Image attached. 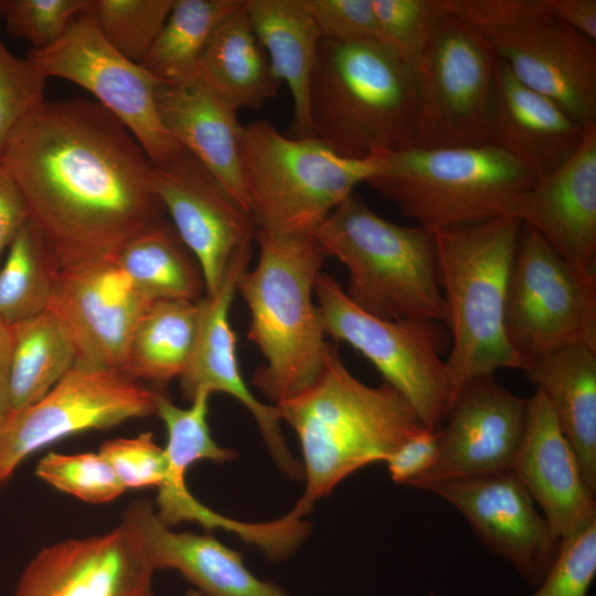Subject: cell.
Segmentation results:
<instances>
[{
  "label": "cell",
  "instance_id": "cell-32",
  "mask_svg": "<svg viewBox=\"0 0 596 596\" xmlns=\"http://www.w3.org/2000/svg\"><path fill=\"white\" fill-rule=\"evenodd\" d=\"M11 331L13 351L6 414L41 400L76 360L71 340L49 310L12 324Z\"/></svg>",
  "mask_w": 596,
  "mask_h": 596
},
{
  "label": "cell",
  "instance_id": "cell-17",
  "mask_svg": "<svg viewBox=\"0 0 596 596\" xmlns=\"http://www.w3.org/2000/svg\"><path fill=\"white\" fill-rule=\"evenodd\" d=\"M528 415V398L501 386L493 375L469 380L453 397L437 434L434 464L411 487L511 470Z\"/></svg>",
  "mask_w": 596,
  "mask_h": 596
},
{
  "label": "cell",
  "instance_id": "cell-27",
  "mask_svg": "<svg viewBox=\"0 0 596 596\" xmlns=\"http://www.w3.org/2000/svg\"><path fill=\"white\" fill-rule=\"evenodd\" d=\"M523 371L546 396L596 493V350L566 347L526 363Z\"/></svg>",
  "mask_w": 596,
  "mask_h": 596
},
{
  "label": "cell",
  "instance_id": "cell-47",
  "mask_svg": "<svg viewBox=\"0 0 596 596\" xmlns=\"http://www.w3.org/2000/svg\"><path fill=\"white\" fill-rule=\"evenodd\" d=\"M12 351L11 326L0 318V417L6 414L9 404Z\"/></svg>",
  "mask_w": 596,
  "mask_h": 596
},
{
  "label": "cell",
  "instance_id": "cell-4",
  "mask_svg": "<svg viewBox=\"0 0 596 596\" xmlns=\"http://www.w3.org/2000/svg\"><path fill=\"white\" fill-rule=\"evenodd\" d=\"M412 68L374 41L322 38L309 88L312 137L337 155L363 159L412 146Z\"/></svg>",
  "mask_w": 596,
  "mask_h": 596
},
{
  "label": "cell",
  "instance_id": "cell-23",
  "mask_svg": "<svg viewBox=\"0 0 596 596\" xmlns=\"http://www.w3.org/2000/svg\"><path fill=\"white\" fill-rule=\"evenodd\" d=\"M584 129L553 100L522 84L499 60L487 143L539 180L574 153Z\"/></svg>",
  "mask_w": 596,
  "mask_h": 596
},
{
  "label": "cell",
  "instance_id": "cell-14",
  "mask_svg": "<svg viewBox=\"0 0 596 596\" xmlns=\"http://www.w3.org/2000/svg\"><path fill=\"white\" fill-rule=\"evenodd\" d=\"M152 302L111 256L61 268L47 310L71 340L75 362L120 371L135 328Z\"/></svg>",
  "mask_w": 596,
  "mask_h": 596
},
{
  "label": "cell",
  "instance_id": "cell-5",
  "mask_svg": "<svg viewBox=\"0 0 596 596\" xmlns=\"http://www.w3.org/2000/svg\"><path fill=\"white\" fill-rule=\"evenodd\" d=\"M521 225L517 216H507L432 232L447 308L450 347L445 362L453 397L471 379L523 368L504 330L507 287Z\"/></svg>",
  "mask_w": 596,
  "mask_h": 596
},
{
  "label": "cell",
  "instance_id": "cell-19",
  "mask_svg": "<svg viewBox=\"0 0 596 596\" xmlns=\"http://www.w3.org/2000/svg\"><path fill=\"white\" fill-rule=\"evenodd\" d=\"M482 33L522 84L553 100L583 127L596 125L595 41L549 13Z\"/></svg>",
  "mask_w": 596,
  "mask_h": 596
},
{
  "label": "cell",
  "instance_id": "cell-33",
  "mask_svg": "<svg viewBox=\"0 0 596 596\" xmlns=\"http://www.w3.org/2000/svg\"><path fill=\"white\" fill-rule=\"evenodd\" d=\"M245 0H174L171 12L140 65L164 83L199 72L200 57L216 28Z\"/></svg>",
  "mask_w": 596,
  "mask_h": 596
},
{
  "label": "cell",
  "instance_id": "cell-6",
  "mask_svg": "<svg viewBox=\"0 0 596 596\" xmlns=\"http://www.w3.org/2000/svg\"><path fill=\"white\" fill-rule=\"evenodd\" d=\"M365 183L416 225L434 232L517 216L536 177L483 142L382 152Z\"/></svg>",
  "mask_w": 596,
  "mask_h": 596
},
{
  "label": "cell",
  "instance_id": "cell-38",
  "mask_svg": "<svg viewBox=\"0 0 596 596\" xmlns=\"http://www.w3.org/2000/svg\"><path fill=\"white\" fill-rule=\"evenodd\" d=\"M93 0H3L0 19L12 38L23 39L32 50L54 44L84 13Z\"/></svg>",
  "mask_w": 596,
  "mask_h": 596
},
{
  "label": "cell",
  "instance_id": "cell-44",
  "mask_svg": "<svg viewBox=\"0 0 596 596\" xmlns=\"http://www.w3.org/2000/svg\"><path fill=\"white\" fill-rule=\"evenodd\" d=\"M437 434L423 430L398 447L385 461L393 481L411 486L435 461Z\"/></svg>",
  "mask_w": 596,
  "mask_h": 596
},
{
  "label": "cell",
  "instance_id": "cell-46",
  "mask_svg": "<svg viewBox=\"0 0 596 596\" xmlns=\"http://www.w3.org/2000/svg\"><path fill=\"white\" fill-rule=\"evenodd\" d=\"M547 13L588 39H596L595 0H544Z\"/></svg>",
  "mask_w": 596,
  "mask_h": 596
},
{
  "label": "cell",
  "instance_id": "cell-40",
  "mask_svg": "<svg viewBox=\"0 0 596 596\" xmlns=\"http://www.w3.org/2000/svg\"><path fill=\"white\" fill-rule=\"evenodd\" d=\"M596 575V521L561 539L556 557L531 596H588Z\"/></svg>",
  "mask_w": 596,
  "mask_h": 596
},
{
  "label": "cell",
  "instance_id": "cell-36",
  "mask_svg": "<svg viewBox=\"0 0 596 596\" xmlns=\"http://www.w3.org/2000/svg\"><path fill=\"white\" fill-rule=\"evenodd\" d=\"M379 43L409 67L425 49L437 21L446 13L443 0H372Z\"/></svg>",
  "mask_w": 596,
  "mask_h": 596
},
{
  "label": "cell",
  "instance_id": "cell-13",
  "mask_svg": "<svg viewBox=\"0 0 596 596\" xmlns=\"http://www.w3.org/2000/svg\"><path fill=\"white\" fill-rule=\"evenodd\" d=\"M26 58L46 77L70 81L94 95L132 134L155 166L172 161L184 150L160 119L156 103L160 81L107 43L91 9L54 44L31 49Z\"/></svg>",
  "mask_w": 596,
  "mask_h": 596
},
{
  "label": "cell",
  "instance_id": "cell-10",
  "mask_svg": "<svg viewBox=\"0 0 596 596\" xmlns=\"http://www.w3.org/2000/svg\"><path fill=\"white\" fill-rule=\"evenodd\" d=\"M498 64L481 31L445 13L411 66L415 118L409 148L486 142Z\"/></svg>",
  "mask_w": 596,
  "mask_h": 596
},
{
  "label": "cell",
  "instance_id": "cell-12",
  "mask_svg": "<svg viewBox=\"0 0 596 596\" xmlns=\"http://www.w3.org/2000/svg\"><path fill=\"white\" fill-rule=\"evenodd\" d=\"M151 415H156V390L119 370L75 362L41 400L0 417V486L45 446Z\"/></svg>",
  "mask_w": 596,
  "mask_h": 596
},
{
  "label": "cell",
  "instance_id": "cell-42",
  "mask_svg": "<svg viewBox=\"0 0 596 596\" xmlns=\"http://www.w3.org/2000/svg\"><path fill=\"white\" fill-rule=\"evenodd\" d=\"M323 38L379 43L372 0H304Z\"/></svg>",
  "mask_w": 596,
  "mask_h": 596
},
{
  "label": "cell",
  "instance_id": "cell-3",
  "mask_svg": "<svg viewBox=\"0 0 596 596\" xmlns=\"http://www.w3.org/2000/svg\"><path fill=\"white\" fill-rule=\"evenodd\" d=\"M256 266L245 269L236 291L251 316L248 339L265 363L252 384L274 405L308 390L319 377L328 347L315 283L327 258L315 235H279L257 230Z\"/></svg>",
  "mask_w": 596,
  "mask_h": 596
},
{
  "label": "cell",
  "instance_id": "cell-18",
  "mask_svg": "<svg viewBox=\"0 0 596 596\" xmlns=\"http://www.w3.org/2000/svg\"><path fill=\"white\" fill-rule=\"evenodd\" d=\"M140 536L123 518L113 530L42 549L25 566L14 596H153Z\"/></svg>",
  "mask_w": 596,
  "mask_h": 596
},
{
  "label": "cell",
  "instance_id": "cell-39",
  "mask_svg": "<svg viewBox=\"0 0 596 596\" xmlns=\"http://www.w3.org/2000/svg\"><path fill=\"white\" fill-rule=\"evenodd\" d=\"M47 77L13 55L0 36V158L18 125L44 100Z\"/></svg>",
  "mask_w": 596,
  "mask_h": 596
},
{
  "label": "cell",
  "instance_id": "cell-31",
  "mask_svg": "<svg viewBox=\"0 0 596 596\" xmlns=\"http://www.w3.org/2000/svg\"><path fill=\"white\" fill-rule=\"evenodd\" d=\"M198 319V301H153L135 328L120 371L158 385L180 377L192 352Z\"/></svg>",
  "mask_w": 596,
  "mask_h": 596
},
{
  "label": "cell",
  "instance_id": "cell-26",
  "mask_svg": "<svg viewBox=\"0 0 596 596\" xmlns=\"http://www.w3.org/2000/svg\"><path fill=\"white\" fill-rule=\"evenodd\" d=\"M210 395L200 391L191 400L189 408H180L162 391L156 390V415L164 423L168 435L163 448L166 470L158 487L156 513L168 526L194 522L207 530L222 529L241 535L245 529L243 521L226 518L205 507L185 483L187 470L194 462H223L236 457L235 451L221 447L211 435L207 424Z\"/></svg>",
  "mask_w": 596,
  "mask_h": 596
},
{
  "label": "cell",
  "instance_id": "cell-15",
  "mask_svg": "<svg viewBox=\"0 0 596 596\" xmlns=\"http://www.w3.org/2000/svg\"><path fill=\"white\" fill-rule=\"evenodd\" d=\"M454 505L481 543L530 585L553 564L560 539L512 470L454 478L423 487Z\"/></svg>",
  "mask_w": 596,
  "mask_h": 596
},
{
  "label": "cell",
  "instance_id": "cell-7",
  "mask_svg": "<svg viewBox=\"0 0 596 596\" xmlns=\"http://www.w3.org/2000/svg\"><path fill=\"white\" fill-rule=\"evenodd\" d=\"M315 236L327 257L347 267L344 291L360 309L386 320L446 322L432 232L387 221L351 194Z\"/></svg>",
  "mask_w": 596,
  "mask_h": 596
},
{
  "label": "cell",
  "instance_id": "cell-37",
  "mask_svg": "<svg viewBox=\"0 0 596 596\" xmlns=\"http://www.w3.org/2000/svg\"><path fill=\"white\" fill-rule=\"evenodd\" d=\"M35 475L55 489L88 503L113 501L126 489L99 453L50 451L38 461Z\"/></svg>",
  "mask_w": 596,
  "mask_h": 596
},
{
  "label": "cell",
  "instance_id": "cell-45",
  "mask_svg": "<svg viewBox=\"0 0 596 596\" xmlns=\"http://www.w3.org/2000/svg\"><path fill=\"white\" fill-rule=\"evenodd\" d=\"M28 221L23 198L6 169L0 164V263L13 237Z\"/></svg>",
  "mask_w": 596,
  "mask_h": 596
},
{
  "label": "cell",
  "instance_id": "cell-29",
  "mask_svg": "<svg viewBox=\"0 0 596 596\" xmlns=\"http://www.w3.org/2000/svg\"><path fill=\"white\" fill-rule=\"evenodd\" d=\"M199 72L237 111L262 108L276 95L281 83L252 29L246 0L210 38Z\"/></svg>",
  "mask_w": 596,
  "mask_h": 596
},
{
  "label": "cell",
  "instance_id": "cell-21",
  "mask_svg": "<svg viewBox=\"0 0 596 596\" xmlns=\"http://www.w3.org/2000/svg\"><path fill=\"white\" fill-rule=\"evenodd\" d=\"M517 217L575 272L596 283V125L586 126L574 153L539 179Z\"/></svg>",
  "mask_w": 596,
  "mask_h": 596
},
{
  "label": "cell",
  "instance_id": "cell-1",
  "mask_svg": "<svg viewBox=\"0 0 596 596\" xmlns=\"http://www.w3.org/2000/svg\"><path fill=\"white\" fill-rule=\"evenodd\" d=\"M0 164L61 268L115 256L166 219L155 164L95 100H43L12 132Z\"/></svg>",
  "mask_w": 596,
  "mask_h": 596
},
{
  "label": "cell",
  "instance_id": "cell-25",
  "mask_svg": "<svg viewBox=\"0 0 596 596\" xmlns=\"http://www.w3.org/2000/svg\"><path fill=\"white\" fill-rule=\"evenodd\" d=\"M123 518L137 530L155 571L175 570L205 596H290L255 576L240 552L212 535L170 530L147 500L134 501Z\"/></svg>",
  "mask_w": 596,
  "mask_h": 596
},
{
  "label": "cell",
  "instance_id": "cell-22",
  "mask_svg": "<svg viewBox=\"0 0 596 596\" xmlns=\"http://www.w3.org/2000/svg\"><path fill=\"white\" fill-rule=\"evenodd\" d=\"M511 470L560 540L596 521L595 493L539 389L528 398L526 422Z\"/></svg>",
  "mask_w": 596,
  "mask_h": 596
},
{
  "label": "cell",
  "instance_id": "cell-35",
  "mask_svg": "<svg viewBox=\"0 0 596 596\" xmlns=\"http://www.w3.org/2000/svg\"><path fill=\"white\" fill-rule=\"evenodd\" d=\"M174 0H93L95 24L127 60L140 64L163 28Z\"/></svg>",
  "mask_w": 596,
  "mask_h": 596
},
{
  "label": "cell",
  "instance_id": "cell-2",
  "mask_svg": "<svg viewBox=\"0 0 596 596\" xmlns=\"http://www.w3.org/2000/svg\"><path fill=\"white\" fill-rule=\"evenodd\" d=\"M276 406L300 443L307 485L296 504L308 512L349 475L369 464L386 461L425 430L395 389L386 383L369 386L354 377L331 343L317 381Z\"/></svg>",
  "mask_w": 596,
  "mask_h": 596
},
{
  "label": "cell",
  "instance_id": "cell-43",
  "mask_svg": "<svg viewBox=\"0 0 596 596\" xmlns=\"http://www.w3.org/2000/svg\"><path fill=\"white\" fill-rule=\"evenodd\" d=\"M443 6L481 32L511 29L547 13L544 0H443Z\"/></svg>",
  "mask_w": 596,
  "mask_h": 596
},
{
  "label": "cell",
  "instance_id": "cell-24",
  "mask_svg": "<svg viewBox=\"0 0 596 596\" xmlns=\"http://www.w3.org/2000/svg\"><path fill=\"white\" fill-rule=\"evenodd\" d=\"M156 103L170 135L204 164L249 214L240 168L242 125L237 110L200 72L179 83L160 81Z\"/></svg>",
  "mask_w": 596,
  "mask_h": 596
},
{
  "label": "cell",
  "instance_id": "cell-30",
  "mask_svg": "<svg viewBox=\"0 0 596 596\" xmlns=\"http://www.w3.org/2000/svg\"><path fill=\"white\" fill-rule=\"evenodd\" d=\"M115 259L134 287L151 301H198L205 294L196 259L167 219L128 240Z\"/></svg>",
  "mask_w": 596,
  "mask_h": 596
},
{
  "label": "cell",
  "instance_id": "cell-34",
  "mask_svg": "<svg viewBox=\"0 0 596 596\" xmlns=\"http://www.w3.org/2000/svg\"><path fill=\"white\" fill-rule=\"evenodd\" d=\"M60 266L28 220L0 266V318L12 326L47 310Z\"/></svg>",
  "mask_w": 596,
  "mask_h": 596
},
{
  "label": "cell",
  "instance_id": "cell-16",
  "mask_svg": "<svg viewBox=\"0 0 596 596\" xmlns=\"http://www.w3.org/2000/svg\"><path fill=\"white\" fill-rule=\"evenodd\" d=\"M157 195L196 259L205 294L221 285L234 254L255 240L257 226L214 174L185 149L155 166Z\"/></svg>",
  "mask_w": 596,
  "mask_h": 596
},
{
  "label": "cell",
  "instance_id": "cell-48",
  "mask_svg": "<svg viewBox=\"0 0 596 596\" xmlns=\"http://www.w3.org/2000/svg\"><path fill=\"white\" fill-rule=\"evenodd\" d=\"M2 4H3V0H0V12H1Z\"/></svg>",
  "mask_w": 596,
  "mask_h": 596
},
{
  "label": "cell",
  "instance_id": "cell-11",
  "mask_svg": "<svg viewBox=\"0 0 596 596\" xmlns=\"http://www.w3.org/2000/svg\"><path fill=\"white\" fill-rule=\"evenodd\" d=\"M504 330L523 368L571 345L596 350V283L523 223L508 280Z\"/></svg>",
  "mask_w": 596,
  "mask_h": 596
},
{
  "label": "cell",
  "instance_id": "cell-41",
  "mask_svg": "<svg viewBox=\"0 0 596 596\" xmlns=\"http://www.w3.org/2000/svg\"><path fill=\"white\" fill-rule=\"evenodd\" d=\"M98 453L125 488H158L163 480L164 450L153 440L152 433L109 439L102 444Z\"/></svg>",
  "mask_w": 596,
  "mask_h": 596
},
{
  "label": "cell",
  "instance_id": "cell-28",
  "mask_svg": "<svg viewBox=\"0 0 596 596\" xmlns=\"http://www.w3.org/2000/svg\"><path fill=\"white\" fill-rule=\"evenodd\" d=\"M246 13L274 74L291 94V137H312L309 88L323 38L315 19L304 0H246Z\"/></svg>",
  "mask_w": 596,
  "mask_h": 596
},
{
  "label": "cell",
  "instance_id": "cell-20",
  "mask_svg": "<svg viewBox=\"0 0 596 596\" xmlns=\"http://www.w3.org/2000/svg\"><path fill=\"white\" fill-rule=\"evenodd\" d=\"M251 257L252 244L241 247L232 257L219 288L198 300L196 333L188 364L180 375L181 390L190 401L200 391L221 392L236 398L255 418L279 468L291 478H301L302 467L286 445L277 406L266 405L254 396L238 365L237 339L231 327L230 309L238 277L247 269Z\"/></svg>",
  "mask_w": 596,
  "mask_h": 596
},
{
  "label": "cell",
  "instance_id": "cell-8",
  "mask_svg": "<svg viewBox=\"0 0 596 596\" xmlns=\"http://www.w3.org/2000/svg\"><path fill=\"white\" fill-rule=\"evenodd\" d=\"M241 175L257 230L315 235L329 214L383 166L382 152L344 158L316 138L280 134L260 119L242 126Z\"/></svg>",
  "mask_w": 596,
  "mask_h": 596
},
{
  "label": "cell",
  "instance_id": "cell-9",
  "mask_svg": "<svg viewBox=\"0 0 596 596\" xmlns=\"http://www.w3.org/2000/svg\"><path fill=\"white\" fill-rule=\"evenodd\" d=\"M313 294L324 333L361 352L412 406L425 430L436 433L451 403L446 362L448 329L426 319L386 320L355 306L339 283L320 273Z\"/></svg>",
  "mask_w": 596,
  "mask_h": 596
}]
</instances>
